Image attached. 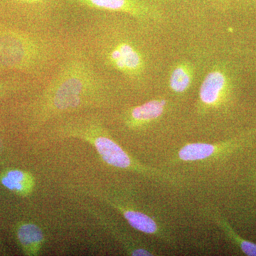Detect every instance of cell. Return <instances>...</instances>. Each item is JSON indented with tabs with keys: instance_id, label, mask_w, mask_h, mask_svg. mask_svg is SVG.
Masks as SVG:
<instances>
[{
	"instance_id": "8fae6325",
	"label": "cell",
	"mask_w": 256,
	"mask_h": 256,
	"mask_svg": "<svg viewBox=\"0 0 256 256\" xmlns=\"http://www.w3.org/2000/svg\"><path fill=\"white\" fill-rule=\"evenodd\" d=\"M229 146L210 143H190L184 146L178 152V158L185 162H196L206 160L216 156L222 150H226Z\"/></svg>"
},
{
	"instance_id": "ba28073f",
	"label": "cell",
	"mask_w": 256,
	"mask_h": 256,
	"mask_svg": "<svg viewBox=\"0 0 256 256\" xmlns=\"http://www.w3.org/2000/svg\"><path fill=\"white\" fill-rule=\"evenodd\" d=\"M0 182L5 188L21 196L30 194L34 186V180L30 173L18 169L9 170L0 176Z\"/></svg>"
},
{
	"instance_id": "8992f818",
	"label": "cell",
	"mask_w": 256,
	"mask_h": 256,
	"mask_svg": "<svg viewBox=\"0 0 256 256\" xmlns=\"http://www.w3.org/2000/svg\"><path fill=\"white\" fill-rule=\"evenodd\" d=\"M233 82L228 70L217 66L206 74L200 90V104L204 108H216L222 104L232 90Z\"/></svg>"
},
{
	"instance_id": "2e32d148",
	"label": "cell",
	"mask_w": 256,
	"mask_h": 256,
	"mask_svg": "<svg viewBox=\"0 0 256 256\" xmlns=\"http://www.w3.org/2000/svg\"><path fill=\"white\" fill-rule=\"evenodd\" d=\"M214 1H218V0H214Z\"/></svg>"
},
{
	"instance_id": "9a60e30c",
	"label": "cell",
	"mask_w": 256,
	"mask_h": 256,
	"mask_svg": "<svg viewBox=\"0 0 256 256\" xmlns=\"http://www.w3.org/2000/svg\"><path fill=\"white\" fill-rule=\"evenodd\" d=\"M1 148H2V140H1V138H0V150H1Z\"/></svg>"
},
{
	"instance_id": "5bb4252c",
	"label": "cell",
	"mask_w": 256,
	"mask_h": 256,
	"mask_svg": "<svg viewBox=\"0 0 256 256\" xmlns=\"http://www.w3.org/2000/svg\"><path fill=\"white\" fill-rule=\"evenodd\" d=\"M41 84L32 79H6L0 80V98L32 88L40 87Z\"/></svg>"
},
{
	"instance_id": "7c38bea8",
	"label": "cell",
	"mask_w": 256,
	"mask_h": 256,
	"mask_svg": "<svg viewBox=\"0 0 256 256\" xmlns=\"http://www.w3.org/2000/svg\"><path fill=\"white\" fill-rule=\"evenodd\" d=\"M112 206L118 210L132 228L144 234L160 235V228L158 223L150 216L138 210H127L118 205L112 204Z\"/></svg>"
},
{
	"instance_id": "30bf717a",
	"label": "cell",
	"mask_w": 256,
	"mask_h": 256,
	"mask_svg": "<svg viewBox=\"0 0 256 256\" xmlns=\"http://www.w3.org/2000/svg\"><path fill=\"white\" fill-rule=\"evenodd\" d=\"M194 77V69L192 64L186 62H180L172 68L169 75V87L172 92L176 94L188 92L192 86Z\"/></svg>"
},
{
	"instance_id": "9c48e42d",
	"label": "cell",
	"mask_w": 256,
	"mask_h": 256,
	"mask_svg": "<svg viewBox=\"0 0 256 256\" xmlns=\"http://www.w3.org/2000/svg\"><path fill=\"white\" fill-rule=\"evenodd\" d=\"M18 238L24 252L28 256L40 252L44 238L42 229L34 224H22L18 229Z\"/></svg>"
},
{
	"instance_id": "5b68a950",
	"label": "cell",
	"mask_w": 256,
	"mask_h": 256,
	"mask_svg": "<svg viewBox=\"0 0 256 256\" xmlns=\"http://www.w3.org/2000/svg\"><path fill=\"white\" fill-rule=\"evenodd\" d=\"M70 4L108 13L128 15L144 22L158 14L156 4L150 0H66Z\"/></svg>"
},
{
	"instance_id": "6da1fadb",
	"label": "cell",
	"mask_w": 256,
	"mask_h": 256,
	"mask_svg": "<svg viewBox=\"0 0 256 256\" xmlns=\"http://www.w3.org/2000/svg\"><path fill=\"white\" fill-rule=\"evenodd\" d=\"M53 73L40 87L32 102V118L40 128L56 118L106 105L112 82L74 37Z\"/></svg>"
},
{
	"instance_id": "3957f363",
	"label": "cell",
	"mask_w": 256,
	"mask_h": 256,
	"mask_svg": "<svg viewBox=\"0 0 256 256\" xmlns=\"http://www.w3.org/2000/svg\"><path fill=\"white\" fill-rule=\"evenodd\" d=\"M70 37L0 25V70L20 72L41 85L66 53Z\"/></svg>"
},
{
	"instance_id": "4fadbf2b",
	"label": "cell",
	"mask_w": 256,
	"mask_h": 256,
	"mask_svg": "<svg viewBox=\"0 0 256 256\" xmlns=\"http://www.w3.org/2000/svg\"><path fill=\"white\" fill-rule=\"evenodd\" d=\"M216 220L226 235L235 244L236 246L240 249L242 254L248 256H256V244L239 236L223 218H216Z\"/></svg>"
},
{
	"instance_id": "7a4b0ae2",
	"label": "cell",
	"mask_w": 256,
	"mask_h": 256,
	"mask_svg": "<svg viewBox=\"0 0 256 256\" xmlns=\"http://www.w3.org/2000/svg\"><path fill=\"white\" fill-rule=\"evenodd\" d=\"M126 30L108 16H99L82 24L74 38L102 72H114L130 85L141 86L148 74V55Z\"/></svg>"
},
{
	"instance_id": "277c9868",
	"label": "cell",
	"mask_w": 256,
	"mask_h": 256,
	"mask_svg": "<svg viewBox=\"0 0 256 256\" xmlns=\"http://www.w3.org/2000/svg\"><path fill=\"white\" fill-rule=\"evenodd\" d=\"M60 136L75 137L86 140L95 146L102 160L119 169L146 173L148 176L164 180L172 178L158 170L138 164L126 151L108 134L102 122L96 116H82L64 120L54 128Z\"/></svg>"
},
{
	"instance_id": "52a82bcc",
	"label": "cell",
	"mask_w": 256,
	"mask_h": 256,
	"mask_svg": "<svg viewBox=\"0 0 256 256\" xmlns=\"http://www.w3.org/2000/svg\"><path fill=\"white\" fill-rule=\"evenodd\" d=\"M168 101L164 99H152L128 108L124 114V120L130 128H140L148 126L164 114Z\"/></svg>"
}]
</instances>
